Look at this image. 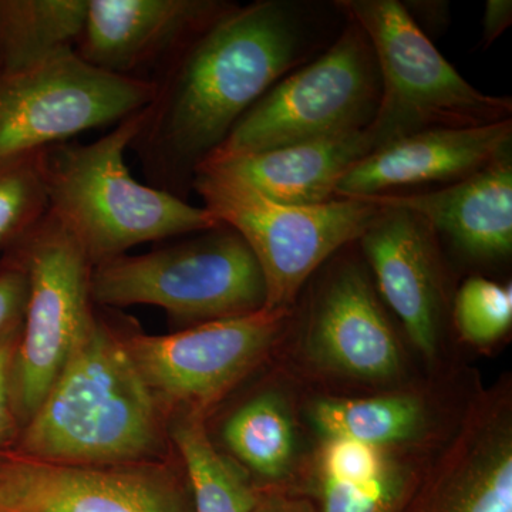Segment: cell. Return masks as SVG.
Returning <instances> with one entry per match:
<instances>
[{
    "mask_svg": "<svg viewBox=\"0 0 512 512\" xmlns=\"http://www.w3.org/2000/svg\"><path fill=\"white\" fill-rule=\"evenodd\" d=\"M313 20L285 0L231 3L150 82L153 99L131 143L147 184L187 197L198 168L279 80L312 52Z\"/></svg>",
    "mask_w": 512,
    "mask_h": 512,
    "instance_id": "obj_1",
    "label": "cell"
},
{
    "mask_svg": "<svg viewBox=\"0 0 512 512\" xmlns=\"http://www.w3.org/2000/svg\"><path fill=\"white\" fill-rule=\"evenodd\" d=\"M15 453L67 466L156 463L175 457L168 417L128 352L117 323L96 315Z\"/></svg>",
    "mask_w": 512,
    "mask_h": 512,
    "instance_id": "obj_2",
    "label": "cell"
},
{
    "mask_svg": "<svg viewBox=\"0 0 512 512\" xmlns=\"http://www.w3.org/2000/svg\"><path fill=\"white\" fill-rule=\"evenodd\" d=\"M141 123L143 110L92 143L66 141L42 151L49 212L79 242L93 266L137 245L221 224L204 207L141 184L131 175L126 153Z\"/></svg>",
    "mask_w": 512,
    "mask_h": 512,
    "instance_id": "obj_3",
    "label": "cell"
},
{
    "mask_svg": "<svg viewBox=\"0 0 512 512\" xmlns=\"http://www.w3.org/2000/svg\"><path fill=\"white\" fill-rule=\"evenodd\" d=\"M92 298L103 309L157 306L180 330L262 311L266 285L247 242L220 224L93 266Z\"/></svg>",
    "mask_w": 512,
    "mask_h": 512,
    "instance_id": "obj_4",
    "label": "cell"
},
{
    "mask_svg": "<svg viewBox=\"0 0 512 512\" xmlns=\"http://www.w3.org/2000/svg\"><path fill=\"white\" fill-rule=\"evenodd\" d=\"M366 33L379 67L380 103L366 128L372 153L434 128L487 126L510 120V97L490 96L444 59L396 0L336 3Z\"/></svg>",
    "mask_w": 512,
    "mask_h": 512,
    "instance_id": "obj_5",
    "label": "cell"
},
{
    "mask_svg": "<svg viewBox=\"0 0 512 512\" xmlns=\"http://www.w3.org/2000/svg\"><path fill=\"white\" fill-rule=\"evenodd\" d=\"M348 20L323 55L256 101L205 163L366 130L382 94L379 67L366 33Z\"/></svg>",
    "mask_w": 512,
    "mask_h": 512,
    "instance_id": "obj_6",
    "label": "cell"
},
{
    "mask_svg": "<svg viewBox=\"0 0 512 512\" xmlns=\"http://www.w3.org/2000/svg\"><path fill=\"white\" fill-rule=\"evenodd\" d=\"M192 190L221 224L241 235L261 266L265 309H293L303 285L346 245L359 241L380 207L363 198L286 205L220 171L198 170Z\"/></svg>",
    "mask_w": 512,
    "mask_h": 512,
    "instance_id": "obj_7",
    "label": "cell"
},
{
    "mask_svg": "<svg viewBox=\"0 0 512 512\" xmlns=\"http://www.w3.org/2000/svg\"><path fill=\"white\" fill-rule=\"evenodd\" d=\"M5 254L18 259L28 276V303L9 373L10 399L23 430L96 315L93 265L49 211Z\"/></svg>",
    "mask_w": 512,
    "mask_h": 512,
    "instance_id": "obj_8",
    "label": "cell"
},
{
    "mask_svg": "<svg viewBox=\"0 0 512 512\" xmlns=\"http://www.w3.org/2000/svg\"><path fill=\"white\" fill-rule=\"evenodd\" d=\"M293 309L202 323L170 335L121 328L141 376L167 414L210 420L224 400L262 365L291 326Z\"/></svg>",
    "mask_w": 512,
    "mask_h": 512,
    "instance_id": "obj_9",
    "label": "cell"
},
{
    "mask_svg": "<svg viewBox=\"0 0 512 512\" xmlns=\"http://www.w3.org/2000/svg\"><path fill=\"white\" fill-rule=\"evenodd\" d=\"M150 80L94 69L76 53L0 73V163L116 126L153 99Z\"/></svg>",
    "mask_w": 512,
    "mask_h": 512,
    "instance_id": "obj_10",
    "label": "cell"
},
{
    "mask_svg": "<svg viewBox=\"0 0 512 512\" xmlns=\"http://www.w3.org/2000/svg\"><path fill=\"white\" fill-rule=\"evenodd\" d=\"M0 508L18 512H195L177 454L156 463L67 466L6 454Z\"/></svg>",
    "mask_w": 512,
    "mask_h": 512,
    "instance_id": "obj_11",
    "label": "cell"
},
{
    "mask_svg": "<svg viewBox=\"0 0 512 512\" xmlns=\"http://www.w3.org/2000/svg\"><path fill=\"white\" fill-rule=\"evenodd\" d=\"M305 349L328 375L365 383L402 377V343L360 262L332 264L320 278L309 303Z\"/></svg>",
    "mask_w": 512,
    "mask_h": 512,
    "instance_id": "obj_12",
    "label": "cell"
},
{
    "mask_svg": "<svg viewBox=\"0 0 512 512\" xmlns=\"http://www.w3.org/2000/svg\"><path fill=\"white\" fill-rule=\"evenodd\" d=\"M404 512H512V396L503 383L468 406L426 464Z\"/></svg>",
    "mask_w": 512,
    "mask_h": 512,
    "instance_id": "obj_13",
    "label": "cell"
},
{
    "mask_svg": "<svg viewBox=\"0 0 512 512\" xmlns=\"http://www.w3.org/2000/svg\"><path fill=\"white\" fill-rule=\"evenodd\" d=\"M359 244L372 269L376 291L400 320L417 352L427 362H436L447 309L439 235L412 211L380 207Z\"/></svg>",
    "mask_w": 512,
    "mask_h": 512,
    "instance_id": "obj_14",
    "label": "cell"
},
{
    "mask_svg": "<svg viewBox=\"0 0 512 512\" xmlns=\"http://www.w3.org/2000/svg\"><path fill=\"white\" fill-rule=\"evenodd\" d=\"M229 5L224 0H89L74 53L101 72L151 80Z\"/></svg>",
    "mask_w": 512,
    "mask_h": 512,
    "instance_id": "obj_15",
    "label": "cell"
},
{
    "mask_svg": "<svg viewBox=\"0 0 512 512\" xmlns=\"http://www.w3.org/2000/svg\"><path fill=\"white\" fill-rule=\"evenodd\" d=\"M512 121L434 128L387 144L353 165L336 197L366 198L402 187L453 184L511 157Z\"/></svg>",
    "mask_w": 512,
    "mask_h": 512,
    "instance_id": "obj_16",
    "label": "cell"
},
{
    "mask_svg": "<svg viewBox=\"0 0 512 512\" xmlns=\"http://www.w3.org/2000/svg\"><path fill=\"white\" fill-rule=\"evenodd\" d=\"M416 447L320 437L311 463L299 470L296 493L316 512H404L426 468L413 457Z\"/></svg>",
    "mask_w": 512,
    "mask_h": 512,
    "instance_id": "obj_17",
    "label": "cell"
},
{
    "mask_svg": "<svg viewBox=\"0 0 512 512\" xmlns=\"http://www.w3.org/2000/svg\"><path fill=\"white\" fill-rule=\"evenodd\" d=\"M379 207L404 208L424 218L468 258L494 262L512 251V158L419 194L366 197Z\"/></svg>",
    "mask_w": 512,
    "mask_h": 512,
    "instance_id": "obj_18",
    "label": "cell"
},
{
    "mask_svg": "<svg viewBox=\"0 0 512 512\" xmlns=\"http://www.w3.org/2000/svg\"><path fill=\"white\" fill-rule=\"evenodd\" d=\"M372 153L366 130L249 154L207 161L198 170L220 171L286 205L336 200V190L353 165Z\"/></svg>",
    "mask_w": 512,
    "mask_h": 512,
    "instance_id": "obj_19",
    "label": "cell"
},
{
    "mask_svg": "<svg viewBox=\"0 0 512 512\" xmlns=\"http://www.w3.org/2000/svg\"><path fill=\"white\" fill-rule=\"evenodd\" d=\"M211 440L259 491L296 490V427L291 406L279 390H258L235 404Z\"/></svg>",
    "mask_w": 512,
    "mask_h": 512,
    "instance_id": "obj_20",
    "label": "cell"
},
{
    "mask_svg": "<svg viewBox=\"0 0 512 512\" xmlns=\"http://www.w3.org/2000/svg\"><path fill=\"white\" fill-rule=\"evenodd\" d=\"M320 437L380 447H413L426 440L430 413L423 397L392 392L370 397H325L309 409Z\"/></svg>",
    "mask_w": 512,
    "mask_h": 512,
    "instance_id": "obj_21",
    "label": "cell"
},
{
    "mask_svg": "<svg viewBox=\"0 0 512 512\" xmlns=\"http://www.w3.org/2000/svg\"><path fill=\"white\" fill-rule=\"evenodd\" d=\"M87 6L89 0H0V73L74 52Z\"/></svg>",
    "mask_w": 512,
    "mask_h": 512,
    "instance_id": "obj_22",
    "label": "cell"
},
{
    "mask_svg": "<svg viewBox=\"0 0 512 512\" xmlns=\"http://www.w3.org/2000/svg\"><path fill=\"white\" fill-rule=\"evenodd\" d=\"M207 417L190 412L168 416V436L190 480L195 512H249L261 491L231 458L218 450Z\"/></svg>",
    "mask_w": 512,
    "mask_h": 512,
    "instance_id": "obj_23",
    "label": "cell"
},
{
    "mask_svg": "<svg viewBox=\"0 0 512 512\" xmlns=\"http://www.w3.org/2000/svg\"><path fill=\"white\" fill-rule=\"evenodd\" d=\"M47 211L42 151L0 163V255L32 231Z\"/></svg>",
    "mask_w": 512,
    "mask_h": 512,
    "instance_id": "obj_24",
    "label": "cell"
},
{
    "mask_svg": "<svg viewBox=\"0 0 512 512\" xmlns=\"http://www.w3.org/2000/svg\"><path fill=\"white\" fill-rule=\"evenodd\" d=\"M454 326L460 339L488 348L512 328V286L473 276L460 286L453 301Z\"/></svg>",
    "mask_w": 512,
    "mask_h": 512,
    "instance_id": "obj_25",
    "label": "cell"
},
{
    "mask_svg": "<svg viewBox=\"0 0 512 512\" xmlns=\"http://www.w3.org/2000/svg\"><path fill=\"white\" fill-rule=\"evenodd\" d=\"M28 291V276L18 259L0 255V336L22 325Z\"/></svg>",
    "mask_w": 512,
    "mask_h": 512,
    "instance_id": "obj_26",
    "label": "cell"
},
{
    "mask_svg": "<svg viewBox=\"0 0 512 512\" xmlns=\"http://www.w3.org/2000/svg\"><path fill=\"white\" fill-rule=\"evenodd\" d=\"M20 330L22 325L0 336V458L15 451L22 431L13 410L9 389L10 363L18 345Z\"/></svg>",
    "mask_w": 512,
    "mask_h": 512,
    "instance_id": "obj_27",
    "label": "cell"
},
{
    "mask_svg": "<svg viewBox=\"0 0 512 512\" xmlns=\"http://www.w3.org/2000/svg\"><path fill=\"white\" fill-rule=\"evenodd\" d=\"M249 512H316L306 495L291 490H264Z\"/></svg>",
    "mask_w": 512,
    "mask_h": 512,
    "instance_id": "obj_28",
    "label": "cell"
},
{
    "mask_svg": "<svg viewBox=\"0 0 512 512\" xmlns=\"http://www.w3.org/2000/svg\"><path fill=\"white\" fill-rule=\"evenodd\" d=\"M512 23L511 0H487L483 16V36L481 43L484 49L493 45Z\"/></svg>",
    "mask_w": 512,
    "mask_h": 512,
    "instance_id": "obj_29",
    "label": "cell"
},
{
    "mask_svg": "<svg viewBox=\"0 0 512 512\" xmlns=\"http://www.w3.org/2000/svg\"><path fill=\"white\" fill-rule=\"evenodd\" d=\"M0 512H18V511H12V510H6V508H0Z\"/></svg>",
    "mask_w": 512,
    "mask_h": 512,
    "instance_id": "obj_30",
    "label": "cell"
}]
</instances>
